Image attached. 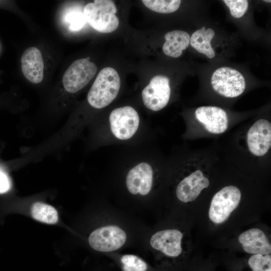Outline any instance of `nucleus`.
<instances>
[{"label": "nucleus", "instance_id": "1", "mask_svg": "<svg viewBox=\"0 0 271 271\" xmlns=\"http://www.w3.org/2000/svg\"><path fill=\"white\" fill-rule=\"evenodd\" d=\"M185 233L175 228L162 229L154 233L149 240L156 252V268L160 271H187L193 258L185 249Z\"/></svg>", "mask_w": 271, "mask_h": 271}, {"label": "nucleus", "instance_id": "2", "mask_svg": "<svg viewBox=\"0 0 271 271\" xmlns=\"http://www.w3.org/2000/svg\"><path fill=\"white\" fill-rule=\"evenodd\" d=\"M250 208L243 207L242 192L233 185H226L216 192L207 207H205V220L213 230L229 228L242 213Z\"/></svg>", "mask_w": 271, "mask_h": 271}, {"label": "nucleus", "instance_id": "3", "mask_svg": "<svg viewBox=\"0 0 271 271\" xmlns=\"http://www.w3.org/2000/svg\"><path fill=\"white\" fill-rule=\"evenodd\" d=\"M157 170L149 155L138 156L125 165L123 187L127 194L137 198L151 195L157 180Z\"/></svg>", "mask_w": 271, "mask_h": 271}, {"label": "nucleus", "instance_id": "4", "mask_svg": "<svg viewBox=\"0 0 271 271\" xmlns=\"http://www.w3.org/2000/svg\"><path fill=\"white\" fill-rule=\"evenodd\" d=\"M141 126L139 114L133 107H117L110 113L106 122V143H126L134 139Z\"/></svg>", "mask_w": 271, "mask_h": 271}, {"label": "nucleus", "instance_id": "5", "mask_svg": "<svg viewBox=\"0 0 271 271\" xmlns=\"http://www.w3.org/2000/svg\"><path fill=\"white\" fill-rule=\"evenodd\" d=\"M120 87L118 73L113 68L102 69L97 75L87 94V101L95 109L109 105L117 97Z\"/></svg>", "mask_w": 271, "mask_h": 271}, {"label": "nucleus", "instance_id": "6", "mask_svg": "<svg viewBox=\"0 0 271 271\" xmlns=\"http://www.w3.org/2000/svg\"><path fill=\"white\" fill-rule=\"evenodd\" d=\"M117 9L114 3L110 0H95L88 3L83 10L86 22L94 30L102 33L115 31L119 20L115 15Z\"/></svg>", "mask_w": 271, "mask_h": 271}, {"label": "nucleus", "instance_id": "7", "mask_svg": "<svg viewBox=\"0 0 271 271\" xmlns=\"http://www.w3.org/2000/svg\"><path fill=\"white\" fill-rule=\"evenodd\" d=\"M126 232L114 224L102 226L93 231L88 237L92 248L101 252H111L121 248L127 241Z\"/></svg>", "mask_w": 271, "mask_h": 271}, {"label": "nucleus", "instance_id": "8", "mask_svg": "<svg viewBox=\"0 0 271 271\" xmlns=\"http://www.w3.org/2000/svg\"><path fill=\"white\" fill-rule=\"evenodd\" d=\"M89 57L73 62L65 71L62 77L65 90L69 93H76L84 88L93 78L97 68Z\"/></svg>", "mask_w": 271, "mask_h": 271}, {"label": "nucleus", "instance_id": "9", "mask_svg": "<svg viewBox=\"0 0 271 271\" xmlns=\"http://www.w3.org/2000/svg\"><path fill=\"white\" fill-rule=\"evenodd\" d=\"M213 89L226 97L233 98L241 95L245 88V81L238 71L228 67L216 69L211 77Z\"/></svg>", "mask_w": 271, "mask_h": 271}, {"label": "nucleus", "instance_id": "10", "mask_svg": "<svg viewBox=\"0 0 271 271\" xmlns=\"http://www.w3.org/2000/svg\"><path fill=\"white\" fill-rule=\"evenodd\" d=\"M171 95L169 79L164 75L153 77L149 84L142 92L144 105L148 109L157 111L168 104Z\"/></svg>", "mask_w": 271, "mask_h": 271}, {"label": "nucleus", "instance_id": "11", "mask_svg": "<svg viewBox=\"0 0 271 271\" xmlns=\"http://www.w3.org/2000/svg\"><path fill=\"white\" fill-rule=\"evenodd\" d=\"M210 185L209 178L200 170H197L183 178L177 184L175 194L182 204H191Z\"/></svg>", "mask_w": 271, "mask_h": 271}, {"label": "nucleus", "instance_id": "12", "mask_svg": "<svg viewBox=\"0 0 271 271\" xmlns=\"http://www.w3.org/2000/svg\"><path fill=\"white\" fill-rule=\"evenodd\" d=\"M249 151L254 156L265 155L271 146V123L266 119H259L250 127L247 133Z\"/></svg>", "mask_w": 271, "mask_h": 271}, {"label": "nucleus", "instance_id": "13", "mask_svg": "<svg viewBox=\"0 0 271 271\" xmlns=\"http://www.w3.org/2000/svg\"><path fill=\"white\" fill-rule=\"evenodd\" d=\"M237 242L243 251L249 255L271 254V243L269 237L262 229L253 227L241 232Z\"/></svg>", "mask_w": 271, "mask_h": 271}, {"label": "nucleus", "instance_id": "14", "mask_svg": "<svg viewBox=\"0 0 271 271\" xmlns=\"http://www.w3.org/2000/svg\"><path fill=\"white\" fill-rule=\"evenodd\" d=\"M195 117L208 132L220 134L225 132L228 126L226 112L217 106H201L195 111Z\"/></svg>", "mask_w": 271, "mask_h": 271}, {"label": "nucleus", "instance_id": "15", "mask_svg": "<svg viewBox=\"0 0 271 271\" xmlns=\"http://www.w3.org/2000/svg\"><path fill=\"white\" fill-rule=\"evenodd\" d=\"M21 62L23 74L28 80L34 84L42 81L44 61L41 52L37 48L31 47L25 50Z\"/></svg>", "mask_w": 271, "mask_h": 271}, {"label": "nucleus", "instance_id": "16", "mask_svg": "<svg viewBox=\"0 0 271 271\" xmlns=\"http://www.w3.org/2000/svg\"><path fill=\"white\" fill-rule=\"evenodd\" d=\"M228 271H271V254H252L242 258L223 259Z\"/></svg>", "mask_w": 271, "mask_h": 271}, {"label": "nucleus", "instance_id": "17", "mask_svg": "<svg viewBox=\"0 0 271 271\" xmlns=\"http://www.w3.org/2000/svg\"><path fill=\"white\" fill-rule=\"evenodd\" d=\"M189 34L182 30H174L165 35L166 42L163 46L164 53L170 57L178 58L186 49L190 43Z\"/></svg>", "mask_w": 271, "mask_h": 271}, {"label": "nucleus", "instance_id": "18", "mask_svg": "<svg viewBox=\"0 0 271 271\" xmlns=\"http://www.w3.org/2000/svg\"><path fill=\"white\" fill-rule=\"evenodd\" d=\"M115 261L121 271H160L141 257L132 254L118 256Z\"/></svg>", "mask_w": 271, "mask_h": 271}, {"label": "nucleus", "instance_id": "19", "mask_svg": "<svg viewBox=\"0 0 271 271\" xmlns=\"http://www.w3.org/2000/svg\"><path fill=\"white\" fill-rule=\"evenodd\" d=\"M31 215L34 219L47 224H55L58 220L56 209L51 205L41 202L34 203L31 207Z\"/></svg>", "mask_w": 271, "mask_h": 271}, {"label": "nucleus", "instance_id": "20", "mask_svg": "<svg viewBox=\"0 0 271 271\" xmlns=\"http://www.w3.org/2000/svg\"><path fill=\"white\" fill-rule=\"evenodd\" d=\"M214 35L213 29L209 28L206 30L205 27H203L192 35L190 38V43L197 51L205 54L206 51L212 47L211 41Z\"/></svg>", "mask_w": 271, "mask_h": 271}, {"label": "nucleus", "instance_id": "21", "mask_svg": "<svg viewBox=\"0 0 271 271\" xmlns=\"http://www.w3.org/2000/svg\"><path fill=\"white\" fill-rule=\"evenodd\" d=\"M142 2L150 10L162 14L176 11L181 2L180 0H143Z\"/></svg>", "mask_w": 271, "mask_h": 271}, {"label": "nucleus", "instance_id": "22", "mask_svg": "<svg viewBox=\"0 0 271 271\" xmlns=\"http://www.w3.org/2000/svg\"><path fill=\"white\" fill-rule=\"evenodd\" d=\"M223 2L229 8L231 16L235 18L241 17L248 7L246 0H224Z\"/></svg>", "mask_w": 271, "mask_h": 271}, {"label": "nucleus", "instance_id": "23", "mask_svg": "<svg viewBox=\"0 0 271 271\" xmlns=\"http://www.w3.org/2000/svg\"><path fill=\"white\" fill-rule=\"evenodd\" d=\"M217 263L214 260H203L193 258L187 271H215Z\"/></svg>", "mask_w": 271, "mask_h": 271}, {"label": "nucleus", "instance_id": "24", "mask_svg": "<svg viewBox=\"0 0 271 271\" xmlns=\"http://www.w3.org/2000/svg\"><path fill=\"white\" fill-rule=\"evenodd\" d=\"M65 21L69 29L73 31L80 30L86 22L83 13L77 11L68 13L65 16Z\"/></svg>", "mask_w": 271, "mask_h": 271}, {"label": "nucleus", "instance_id": "25", "mask_svg": "<svg viewBox=\"0 0 271 271\" xmlns=\"http://www.w3.org/2000/svg\"><path fill=\"white\" fill-rule=\"evenodd\" d=\"M10 187V183L7 176L0 171V193L8 191Z\"/></svg>", "mask_w": 271, "mask_h": 271}, {"label": "nucleus", "instance_id": "26", "mask_svg": "<svg viewBox=\"0 0 271 271\" xmlns=\"http://www.w3.org/2000/svg\"><path fill=\"white\" fill-rule=\"evenodd\" d=\"M205 54L209 58H213L215 55V52L212 47L208 49Z\"/></svg>", "mask_w": 271, "mask_h": 271}, {"label": "nucleus", "instance_id": "27", "mask_svg": "<svg viewBox=\"0 0 271 271\" xmlns=\"http://www.w3.org/2000/svg\"><path fill=\"white\" fill-rule=\"evenodd\" d=\"M263 1L267 3H270L271 2L270 0H264Z\"/></svg>", "mask_w": 271, "mask_h": 271}]
</instances>
